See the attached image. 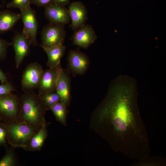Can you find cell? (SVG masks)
Here are the masks:
<instances>
[{"label":"cell","mask_w":166,"mask_h":166,"mask_svg":"<svg viewBox=\"0 0 166 166\" xmlns=\"http://www.w3.org/2000/svg\"><path fill=\"white\" fill-rule=\"evenodd\" d=\"M137 82L120 75L110 83L105 98L93 111L89 128L115 152L139 160L150 153L148 134L138 105Z\"/></svg>","instance_id":"obj_1"},{"label":"cell","mask_w":166,"mask_h":166,"mask_svg":"<svg viewBox=\"0 0 166 166\" xmlns=\"http://www.w3.org/2000/svg\"><path fill=\"white\" fill-rule=\"evenodd\" d=\"M19 99L21 111L17 122L25 124L38 131L47 123L45 115L48 110L38 94L32 90L25 92Z\"/></svg>","instance_id":"obj_2"},{"label":"cell","mask_w":166,"mask_h":166,"mask_svg":"<svg viewBox=\"0 0 166 166\" xmlns=\"http://www.w3.org/2000/svg\"><path fill=\"white\" fill-rule=\"evenodd\" d=\"M1 122L6 129L7 142L13 148L24 149L32 137L38 131L23 123Z\"/></svg>","instance_id":"obj_3"},{"label":"cell","mask_w":166,"mask_h":166,"mask_svg":"<svg viewBox=\"0 0 166 166\" xmlns=\"http://www.w3.org/2000/svg\"><path fill=\"white\" fill-rule=\"evenodd\" d=\"M21 111L20 99L10 93L0 96V119L1 122L8 123L17 122Z\"/></svg>","instance_id":"obj_4"},{"label":"cell","mask_w":166,"mask_h":166,"mask_svg":"<svg viewBox=\"0 0 166 166\" xmlns=\"http://www.w3.org/2000/svg\"><path fill=\"white\" fill-rule=\"evenodd\" d=\"M64 25L49 23L43 28L41 33L42 48H48L63 44L66 33Z\"/></svg>","instance_id":"obj_5"},{"label":"cell","mask_w":166,"mask_h":166,"mask_svg":"<svg viewBox=\"0 0 166 166\" xmlns=\"http://www.w3.org/2000/svg\"><path fill=\"white\" fill-rule=\"evenodd\" d=\"M20 10L21 18L23 24L22 32L29 40L31 45H38L36 36L38 25L35 11L30 6Z\"/></svg>","instance_id":"obj_6"},{"label":"cell","mask_w":166,"mask_h":166,"mask_svg":"<svg viewBox=\"0 0 166 166\" xmlns=\"http://www.w3.org/2000/svg\"><path fill=\"white\" fill-rule=\"evenodd\" d=\"M44 71L42 65L36 62L30 63L26 67L23 73L21 82L24 92L38 88Z\"/></svg>","instance_id":"obj_7"},{"label":"cell","mask_w":166,"mask_h":166,"mask_svg":"<svg viewBox=\"0 0 166 166\" xmlns=\"http://www.w3.org/2000/svg\"><path fill=\"white\" fill-rule=\"evenodd\" d=\"M61 64L55 67L44 71L41 81L37 88L38 94L56 91L58 80L62 70Z\"/></svg>","instance_id":"obj_8"},{"label":"cell","mask_w":166,"mask_h":166,"mask_svg":"<svg viewBox=\"0 0 166 166\" xmlns=\"http://www.w3.org/2000/svg\"><path fill=\"white\" fill-rule=\"evenodd\" d=\"M11 43L15 52L16 67L18 69L25 58L28 55L31 44L22 32L16 33Z\"/></svg>","instance_id":"obj_9"},{"label":"cell","mask_w":166,"mask_h":166,"mask_svg":"<svg viewBox=\"0 0 166 166\" xmlns=\"http://www.w3.org/2000/svg\"><path fill=\"white\" fill-rule=\"evenodd\" d=\"M68 9L71 21L70 26L73 30H76L85 24L88 19V11L83 3L78 1L73 2Z\"/></svg>","instance_id":"obj_10"},{"label":"cell","mask_w":166,"mask_h":166,"mask_svg":"<svg viewBox=\"0 0 166 166\" xmlns=\"http://www.w3.org/2000/svg\"><path fill=\"white\" fill-rule=\"evenodd\" d=\"M45 15L50 23L65 25L71 20L68 9L65 6L54 3L45 7Z\"/></svg>","instance_id":"obj_11"},{"label":"cell","mask_w":166,"mask_h":166,"mask_svg":"<svg viewBox=\"0 0 166 166\" xmlns=\"http://www.w3.org/2000/svg\"><path fill=\"white\" fill-rule=\"evenodd\" d=\"M97 36L92 26L85 24L75 30L73 37L74 45L87 49L96 40Z\"/></svg>","instance_id":"obj_12"},{"label":"cell","mask_w":166,"mask_h":166,"mask_svg":"<svg viewBox=\"0 0 166 166\" xmlns=\"http://www.w3.org/2000/svg\"><path fill=\"white\" fill-rule=\"evenodd\" d=\"M68 61L72 71L76 74L85 72L89 64L88 57L84 53L77 50H71L69 52Z\"/></svg>","instance_id":"obj_13"},{"label":"cell","mask_w":166,"mask_h":166,"mask_svg":"<svg viewBox=\"0 0 166 166\" xmlns=\"http://www.w3.org/2000/svg\"><path fill=\"white\" fill-rule=\"evenodd\" d=\"M70 78L68 73L62 69L59 77L56 91L61 101L67 108L71 100Z\"/></svg>","instance_id":"obj_14"},{"label":"cell","mask_w":166,"mask_h":166,"mask_svg":"<svg viewBox=\"0 0 166 166\" xmlns=\"http://www.w3.org/2000/svg\"><path fill=\"white\" fill-rule=\"evenodd\" d=\"M47 54L48 60L47 65L50 68L56 67L60 64L61 59L63 56L65 47L60 44L49 48H42Z\"/></svg>","instance_id":"obj_15"},{"label":"cell","mask_w":166,"mask_h":166,"mask_svg":"<svg viewBox=\"0 0 166 166\" xmlns=\"http://www.w3.org/2000/svg\"><path fill=\"white\" fill-rule=\"evenodd\" d=\"M20 18V14L9 10L0 11V35L11 30Z\"/></svg>","instance_id":"obj_16"},{"label":"cell","mask_w":166,"mask_h":166,"mask_svg":"<svg viewBox=\"0 0 166 166\" xmlns=\"http://www.w3.org/2000/svg\"><path fill=\"white\" fill-rule=\"evenodd\" d=\"M47 125V123L32 137L25 150L31 151L41 150L48 136Z\"/></svg>","instance_id":"obj_17"},{"label":"cell","mask_w":166,"mask_h":166,"mask_svg":"<svg viewBox=\"0 0 166 166\" xmlns=\"http://www.w3.org/2000/svg\"><path fill=\"white\" fill-rule=\"evenodd\" d=\"M132 165L131 166H165L166 165V160L160 156H148L138 160V162Z\"/></svg>","instance_id":"obj_18"},{"label":"cell","mask_w":166,"mask_h":166,"mask_svg":"<svg viewBox=\"0 0 166 166\" xmlns=\"http://www.w3.org/2000/svg\"><path fill=\"white\" fill-rule=\"evenodd\" d=\"M67 108L61 101L57 102L50 108L54 114L57 120L64 125H66Z\"/></svg>","instance_id":"obj_19"},{"label":"cell","mask_w":166,"mask_h":166,"mask_svg":"<svg viewBox=\"0 0 166 166\" xmlns=\"http://www.w3.org/2000/svg\"><path fill=\"white\" fill-rule=\"evenodd\" d=\"M42 103L48 110L55 104L61 101L56 91H50L38 94Z\"/></svg>","instance_id":"obj_20"},{"label":"cell","mask_w":166,"mask_h":166,"mask_svg":"<svg viewBox=\"0 0 166 166\" xmlns=\"http://www.w3.org/2000/svg\"><path fill=\"white\" fill-rule=\"evenodd\" d=\"M16 165V160L14 151L8 150L0 160V166H14Z\"/></svg>","instance_id":"obj_21"},{"label":"cell","mask_w":166,"mask_h":166,"mask_svg":"<svg viewBox=\"0 0 166 166\" xmlns=\"http://www.w3.org/2000/svg\"><path fill=\"white\" fill-rule=\"evenodd\" d=\"M31 0H12L8 3L7 7L8 8H17L20 9L30 6Z\"/></svg>","instance_id":"obj_22"},{"label":"cell","mask_w":166,"mask_h":166,"mask_svg":"<svg viewBox=\"0 0 166 166\" xmlns=\"http://www.w3.org/2000/svg\"><path fill=\"white\" fill-rule=\"evenodd\" d=\"M10 45H12L11 42H9L0 37V61L6 57L7 49Z\"/></svg>","instance_id":"obj_23"},{"label":"cell","mask_w":166,"mask_h":166,"mask_svg":"<svg viewBox=\"0 0 166 166\" xmlns=\"http://www.w3.org/2000/svg\"><path fill=\"white\" fill-rule=\"evenodd\" d=\"M14 90L13 86L9 82L2 84L0 85V96L11 93Z\"/></svg>","instance_id":"obj_24"},{"label":"cell","mask_w":166,"mask_h":166,"mask_svg":"<svg viewBox=\"0 0 166 166\" xmlns=\"http://www.w3.org/2000/svg\"><path fill=\"white\" fill-rule=\"evenodd\" d=\"M6 128L1 122H0V145H5L7 142L6 140Z\"/></svg>","instance_id":"obj_25"},{"label":"cell","mask_w":166,"mask_h":166,"mask_svg":"<svg viewBox=\"0 0 166 166\" xmlns=\"http://www.w3.org/2000/svg\"><path fill=\"white\" fill-rule=\"evenodd\" d=\"M53 0H31V3L38 6L45 7L53 3Z\"/></svg>","instance_id":"obj_26"},{"label":"cell","mask_w":166,"mask_h":166,"mask_svg":"<svg viewBox=\"0 0 166 166\" xmlns=\"http://www.w3.org/2000/svg\"><path fill=\"white\" fill-rule=\"evenodd\" d=\"M70 0H53V3L65 6L70 2Z\"/></svg>","instance_id":"obj_27"},{"label":"cell","mask_w":166,"mask_h":166,"mask_svg":"<svg viewBox=\"0 0 166 166\" xmlns=\"http://www.w3.org/2000/svg\"><path fill=\"white\" fill-rule=\"evenodd\" d=\"M0 80L2 82V84H3L8 82L6 75L0 69Z\"/></svg>","instance_id":"obj_28"},{"label":"cell","mask_w":166,"mask_h":166,"mask_svg":"<svg viewBox=\"0 0 166 166\" xmlns=\"http://www.w3.org/2000/svg\"><path fill=\"white\" fill-rule=\"evenodd\" d=\"M1 122V120L0 119V122Z\"/></svg>","instance_id":"obj_29"},{"label":"cell","mask_w":166,"mask_h":166,"mask_svg":"<svg viewBox=\"0 0 166 166\" xmlns=\"http://www.w3.org/2000/svg\"></svg>","instance_id":"obj_30"}]
</instances>
